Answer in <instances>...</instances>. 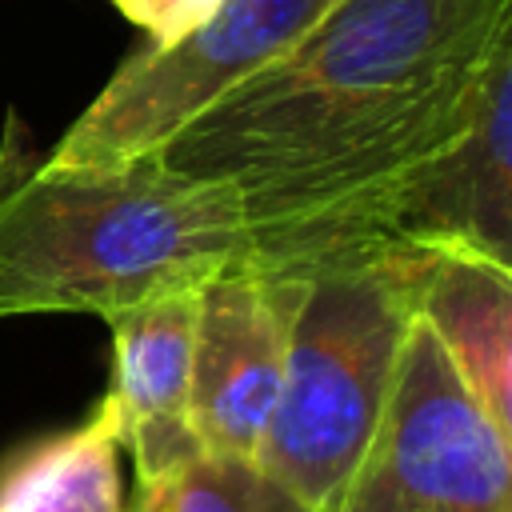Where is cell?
Here are the masks:
<instances>
[{
  "label": "cell",
  "mask_w": 512,
  "mask_h": 512,
  "mask_svg": "<svg viewBox=\"0 0 512 512\" xmlns=\"http://www.w3.org/2000/svg\"><path fill=\"white\" fill-rule=\"evenodd\" d=\"M432 248L384 244L304 280L288 364L256 464L308 508L332 512L396 380L420 316Z\"/></svg>",
  "instance_id": "3957f363"
},
{
  "label": "cell",
  "mask_w": 512,
  "mask_h": 512,
  "mask_svg": "<svg viewBox=\"0 0 512 512\" xmlns=\"http://www.w3.org/2000/svg\"><path fill=\"white\" fill-rule=\"evenodd\" d=\"M108 4L124 20H132L152 48H168L184 40L220 8V0H108Z\"/></svg>",
  "instance_id": "7c38bea8"
},
{
  "label": "cell",
  "mask_w": 512,
  "mask_h": 512,
  "mask_svg": "<svg viewBox=\"0 0 512 512\" xmlns=\"http://www.w3.org/2000/svg\"><path fill=\"white\" fill-rule=\"evenodd\" d=\"M420 316L448 348L488 424L512 448V272L460 248H432Z\"/></svg>",
  "instance_id": "9c48e42d"
},
{
  "label": "cell",
  "mask_w": 512,
  "mask_h": 512,
  "mask_svg": "<svg viewBox=\"0 0 512 512\" xmlns=\"http://www.w3.org/2000/svg\"><path fill=\"white\" fill-rule=\"evenodd\" d=\"M120 424L100 404L76 428L40 436L0 464V512H128Z\"/></svg>",
  "instance_id": "30bf717a"
},
{
  "label": "cell",
  "mask_w": 512,
  "mask_h": 512,
  "mask_svg": "<svg viewBox=\"0 0 512 512\" xmlns=\"http://www.w3.org/2000/svg\"><path fill=\"white\" fill-rule=\"evenodd\" d=\"M304 280L236 264L200 288L192 336V432L212 456L256 460L288 364Z\"/></svg>",
  "instance_id": "8992f818"
},
{
  "label": "cell",
  "mask_w": 512,
  "mask_h": 512,
  "mask_svg": "<svg viewBox=\"0 0 512 512\" xmlns=\"http://www.w3.org/2000/svg\"><path fill=\"white\" fill-rule=\"evenodd\" d=\"M392 244L460 248L512 272V36L460 144L400 200Z\"/></svg>",
  "instance_id": "52a82bcc"
},
{
  "label": "cell",
  "mask_w": 512,
  "mask_h": 512,
  "mask_svg": "<svg viewBox=\"0 0 512 512\" xmlns=\"http://www.w3.org/2000/svg\"><path fill=\"white\" fill-rule=\"evenodd\" d=\"M200 288L160 292L108 320L112 388L104 392L120 444L132 456L136 488L152 484L204 448L192 432V336Z\"/></svg>",
  "instance_id": "ba28073f"
},
{
  "label": "cell",
  "mask_w": 512,
  "mask_h": 512,
  "mask_svg": "<svg viewBox=\"0 0 512 512\" xmlns=\"http://www.w3.org/2000/svg\"><path fill=\"white\" fill-rule=\"evenodd\" d=\"M128 512H316V508H308L256 460L200 452L176 472L140 484Z\"/></svg>",
  "instance_id": "8fae6325"
},
{
  "label": "cell",
  "mask_w": 512,
  "mask_h": 512,
  "mask_svg": "<svg viewBox=\"0 0 512 512\" xmlns=\"http://www.w3.org/2000/svg\"><path fill=\"white\" fill-rule=\"evenodd\" d=\"M252 260L244 200L140 156L108 168H52L16 116L0 136V320L88 312L112 320L160 292L204 288Z\"/></svg>",
  "instance_id": "7a4b0ae2"
},
{
  "label": "cell",
  "mask_w": 512,
  "mask_h": 512,
  "mask_svg": "<svg viewBox=\"0 0 512 512\" xmlns=\"http://www.w3.org/2000/svg\"><path fill=\"white\" fill-rule=\"evenodd\" d=\"M332 512H512V448L416 316L392 392Z\"/></svg>",
  "instance_id": "5b68a950"
},
{
  "label": "cell",
  "mask_w": 512,
  "mask_h": 512,
  "mask_svg": "<svg viewBox=\"0 0 512 512\" xmlns=\"http://www.w3.org/2000/svg\"><path fill=\"white\" fill-rule=\"evenodd\" d=\"M332 4L336 0H220L184 40L132 52L52 144L44 164L108 168L156 156L184 124L284 60Z\"/></svg>",
  "instance_id": "277c9868"
},
{
  "label": "cell",
  "mask_w": 512,
  "mask_h": 512,
  "mask_svg": "<svg viewBox=\"0 0 512 512\" xmlns=\"http://www.w3.org/2000/svg\"><path fill=\"white\" fill-rule=\"evenodd\" d=\"M508 36L512 0H336L284 60L156 156L228 180L248 264L308 280L392 244L400 200L468 132Z\"/></svg>",
  "instance_id": "6da1fadb"
}]
</instances>
